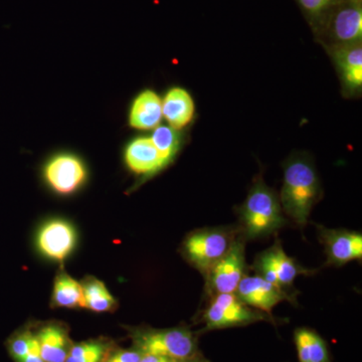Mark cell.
I'll return each mask as SVG.
<instances>
[{"label":"cell","instance_id":"10","mask_svg":"<svg viewBox=\"0 0 362 362\" xmlns=\"http://www.w3.org/2000/svg\"><path fill=\"white\" fill-rule=\"evenodd\" d=\"M319 237L325 249V266L342 267L352 261H361L362 235L344 228H326L319 226Z\"/></svg>","mask_w":362,"mask_h":362},{"label":"cell","instance_id":"7","mask_svg":"<svg viewBox=\"0 0 362 362\" xmlns=\"http://www.w3.org/2000/svg\"><path fill=\"white\" fill-rule=\"evenodd\" d=\"M247 268L246 240L239 233L228 252L204 276L206 294L211 297L235 293Z\"/></svg>","mask_w":362,"mask_h":362},{"label":"cell","instance_id":"16","mask_svg":"<svg viewBox=\"0 0 362 362\" xmlns=\"http://www.w3.org/2000/svg\"><path fill=\"white\" fill-rule=\"evenodd\" d=\"M345 89L356 93L362 87V47L361 42L337 45L333 52Z\"/></svg>","mask_w":362,"mask_h":362},{"label":"cell","instance_id":"2","mask_svg":"<svg viewBox=\"0 0 362 362\" xmlns=\"http://www.w3.org/2000/svg\"><path fill=\"white\" fill-rule=\"evenodd\" d=\"M240 235L244 240H258L276 233L289 225L278 194L258 177L246 201L238 209Z\"/></svg>","mask_w":362,"mask_h":362},{"label":"cell","instance_id":"6","mask_svg":"<svg viewBox=\"0 0 362 362\" xmlns=\"http://www.w3.org/2000/svg\"><path fill=\"white\" fill-rule=\"evenodd\" d=\"M252 268L256 275L293 295L298 293L295 290L293 291V284L298 276H309L314 273V271L304 268L296 259L288 256L278 238H276L273 246L259 252Z\"/></svg>","mask_w":362,"mask_h":362},{"label":"cell","instance_id":"4","mask_svg":"<svg viewBox=\"0 0 362 362\" xmlns=\"http://www.w3.org/2000/svg\"><path fill=\"white\" fill-rule=\"evenodd\" d=\"M238 226H211L188 233L181 246V254L204 276L232 247L239 235Z\"/></svg>","mask_w":362,"mask_h":362},{"label":"cell","instance_id":"21","mask_svg":"<svg viewBox=\"0 0 362 362\" xmlns=\"http://www.w3.org/2000/svg\"><path fill=\"white\" fill-rule=\"evenodd\" d=\"M113 346L108 340L95 339L73 344L65 362H105Z\"/></svg>","mask_w":362,"mask_h":362},{"label":"cell","instance_id":"1","mask_svg":"<svg viewBox=\"0 0 362 362\" xmlns=\"http://www.w3.org/2000/svg\"><path fill=\"white\" fill-rule=\"evenodd\" d=\"M321 194L320 180L312 162L303 156L288 159L279 197L285 216L305 228Z\"/></svg>","mask_w":362,"mask_h":362},{"label":"cell","instance_id":"22","mask_svg":"<svg viewBox=\"0 0 362 362\" xmlns=\"http://www.w3.org/2000/svg\"><path fill=\"white\" fill-rule=\"evenodd\" d=\"M150 139L168 165L175 160L181 147V137L178 130L169 125L157 126L150 136Z\"/></svg>","mask_w":362,"mask_h":362},{"label":"cell","instance_id":"25","mask_svg":"<svg viewBox=\"0 0 362 362\" xmlns=\"http://www.w3.org/2000/svg\"><path fill=\"white\" fill-rule=\"evenodd\" d=\"M144 354L132 347L130 349H112L105 362H140Z\"/></svg>","mask_w":362,"mask_h":362},{"label":"cell","instance_id":"15","mask_svg":"<svg viewBox=\"0 0 362 362\" xmlns=\"http://www.w3.org/2000/svg\"><path fill=\"white\" fill-rule=\"evenodd\" d=\"M194 99L183 88H171L162 100V115L169 126L176 130L187 127L194 119Z\"/></svg>","mask_w":362,"mask_h":362},{"label":"cell","instance_id":"9","mask_svg":"<svg viewBox=\"0 0 362 362\" xmlns=\"http://www.w3.org/2000/svg\"><path fill=\"white\" fill-rule=\"evenodd\" d=\"M247 306L272 315L274 307L283 301L296 304V295L280 289L258 275H246L235 293Z\"/></svg>","mask_w":362,"mask_h":362},{"label":"cell","instance_id":"11","mask_svg":"<svg viewBox=\"0 0 362 362\" xmlns=\"http://www.w3.org/2000/svg\"><path fill=\"white\" fill-rule=\"evenodd\" d=\"M87 176L86 168L78 157L59 154L54 157L45 168V177L59 194H69L83 185Z\"/></svg>","mask_w":362,"mask_h":362},{"label":"cell","instance_id":"13","mask_svg":"<svg viewBox=\"0 0 362 362\" xmlns=\"http://www.w3.org/2000/svg\"><path fill=\"white\" fill-rule=\"evenodd\" d=\"M76 244L73 226L64 221H52L44 226L37 235V246L47 258L63 261Z\"/></svg>","mask_w":362,"mask_h":362},{"label":"cell","instance_id":"12","mask_svg":"<svg viewBox=\"0 0 362 362\" xmlns=\"http://www.w3.org/2000/svg\"><path fill=\"white\" fill-rule=\"evenodd\" d=\"M125 162L132 173L144 177H151L168 166L150 137L132 140L126 147Z\"/></svg>","mask_w":362,"mask_h":362},{"label":"cell","instance_id":"3","mask_svg":"<svg viewBox=\"0 0 362 362\" xmlns=\"http://www.w3.org/2000/svg\"><path fill=\"white\" fill-rule=\"evenodd\" d=\"M133 347L144 354L170 357L180 361H206L199 347L197 333L187 326L156 329L139 326L128 327Z\"/></svg>","mask_w":362,"mask_h":362},{"label":"cell","instance_id":"19","mask_svg":"<svg viewBox=\"0 0 362 362\" xmlns=\"http://www.w3.org/2000/svg\"><path fill=\"white\" fill-rule=\"evenodd\" d=\"M52 305L63 308H84V292L82 284L69 276L65 272H59L54 280Z\"/></svg>","mask_w":362,"mask_h":362},{"label":"cell","instance_id":"17","mask_svg":"<svg viewBox=\"0 0 362 362\" xmlns=\"http://www.w3.org/2000/svg\"><path fill=\"white\" fill-rule=\"evenodd\" d=\"M162 100L154 90H145L140 93L131 106L129 123L131 127L139 130L156 129L161 122Z\"/></svg>","mask_w":362,"mask_h":362},{"label":"cell","instance_id":"5","mask_svg":"<svg viewBox=\"0 0 362 362\" xmlns=\"http://www.w3.org/2000/svg\"><path fill=\"white\" fill-rule=\"evenodd\" d=\"M261 321L275 325L278 322L273 316L247 306L235 293L218 294L211 297V301L202 313V322L204 327L201 332L242 327Z\"/></svg>","mask_w":362,"mask_h":362},{"label":"cell","instance_id":"24","mask_svg":"<svg viewBox=\"0 0 362 362\" xmlns=\"http://www.w3.org/2000/svg\"><path fill=\"white\" fill-rule=\"evenodd\" d=\"M302 9L313 18H321L340 0H297Z\"/></svg>","mask_w":362,"mask_h":362},{"label":"cell","instance_id":"8","mask_svg":"<svg viewBox=\"0 0 362 362\" xmlns=\"http://www.w3.org/2000/svg\"><path fill=\"white\" fill-rule=\"evenodd\" d=\"M321 18L325 20L326 35L335 47L361 42V0H340Z\"/></svg>","mask_w":362,"mask_h":362},{"label":"cell","instance_id":"23","mask_svg":"<svg viewBox=\"0 0 362 362\" xmlns=\"http://www.w3.org/2000/svg\"><path fill=\"white\" fill-rule=\"evenodd\" d=\"M6 346L9 356L16 362H21L33 352H40L39 341L35 333L30 328H25L14 333L13 337L7 340Z\"/></svg>","mask_w":362,"mask_h":362},{"label":"cell","instance_id":"18","mask_svg":"<svg viewBox=\"0 0 362 362\" xmlns=\"http://www.w3.org/2000/svg\"><path fill=\"white\" fill-rule=\"evenodd\" d=\"M294 342L299 362H332L327 343L315 330L297 328Z\"/></svg>","mask_w":362,"mask_h":362},{"label":"cell","instance_id":"14","mask_svg":"<svg viewBox=\"0 0 362 362\" xmlns=\"http://www.w3.org/2000/svg\"><path fill=\"white\" fill-rule=\"evenodd\" d=\"M40 345V356L45 362H65L73 343L64 324H45L35 333Z\"/></svg>","mask_w":362,"mask_h":362},{"label":"cell","instance_id":"20","mask_svg":"<svg viewBox=\"0 0 362 362\" xmlns=\"http://www.w3.org/2000/svg\"><path fill=\"white\" fill-rule=\"evenodd\" d=\"M82 287L84 292V308L97 313L115 310L116 300L109 293L103 282L94 277H88L82 283Z\"/></svg>","mask_w":362,"mask_h":362},{"label":"cell","instance_id":"26","mask_svg":"<svg viewBox=\"0 0 362 362\" xmlns=\"http://www.w3.org/2000/svg\"><path fill=\"white\" fill-rule=\"evenodd\" d=\"M140 362H211L206 361H180V359L170 358V357L153 356V354H144Z\"/></svg>","mask_w":362,"mask_h":362}]
</instances>
